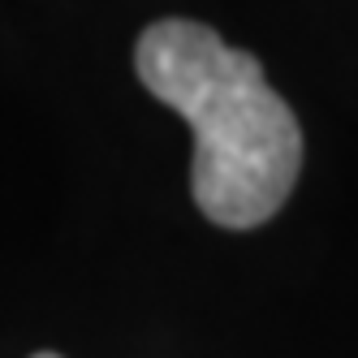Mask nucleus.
<instances>
[{"label": "nucleus", "mask_w": 358, "mask_h": 358, "mask_svg": "<svg viewBox=\"0 0 358 358\" xmlns=\"http://www.w3.org/2000/svg\"><path fill=\"white\" fill-rule=\"evenodd\" d=\"M35 358H61V354H35Z\"/></svg>", "instance_id": "nucleus-2"}, {"label": "nucleus", "mask_w": 358, "mask_h": 358, "mask_svg": "<svg viewBox=\"0 0 358 358\" xmlns=\"http://www.w3.org/2000/svg\"><path fill=\"white\" fill-rule=\"evenodd\" d=\"M134 65L143 87L182 113L194 134L190 190L199 212L224 229L272 220L298 182L302 130L268 87L264 65L186 17L147 27Z\"/></svg>", "instance_id": "nucleus-1"}]
</instances>
